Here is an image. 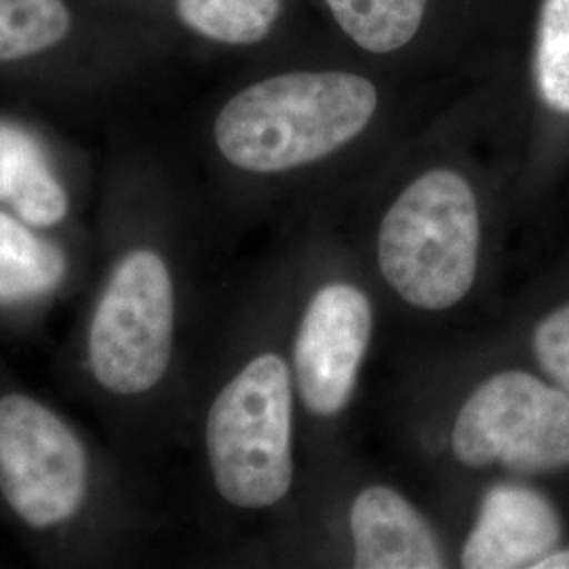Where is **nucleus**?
<instances>
[{"label":"nucleus","instance_id":"obj_1","mask_svg":"<svg viewBox=\"0 0 569 569\" xmlns=\"http://www.w3.org/2000/svg\"><path fill=\"white\" fill-rule=\"evenodd\" d=\"M378 108L371 82L348 72H289L256 82L226 103L216 143L228 163L279 173L352 142Z\"/></svg>","mask_w":569,"mask_h":569},{"label":"nucleus","instance_id":"obj_2","mask_svg":"<svg viewBox=\"0 0 569 569\" xmlns=\"http://www.w3.org/2000/svg\"><path fill=\"white\" fill-rule=\"evenodd\" d=\"M479 241L470 183L451 169H432L390 204L378 234V264L409 305L448 310L475 283Z\"/></svg>","mask_w":569,"mask_h":569},{"label":"nucleus","instance_id":"obj_3","mask_svg":"<svg viewBox=\"0 0 569 569\" xmlns=\"http://www.w3.org/2000/svg\"><path fill=\"white\" fill-rule=\"evenodd\" d=\"M291 427L289 369L266 352L220 390L207 416L209 467L226 502L256 510L283 500L293 481Z\"/></svg>","mask_w":569,"mask_h":569},{"label":"nucleus","instance_id":"obj_4","mask_svg":"<svg viewBox=\"0 0 569 569\" xmlns=\"http://www.w3.org/2000/svg\"><path fill=\"white\" fill-rule=\"evenodd\" d=\"M176 298L169 268L150 249L127 253L110 274L89 329V366L114 395L163 380L173 350Z\"/></svg>","mask_w":569,"mask_h":569},{"label":"nucleus","instance_id":"obj_5","mask_svg":"<svg viewBox=\"0 0 569 569\" xmlns=\"http://www.w3.org/2000/svg\"><path fill=\"white\" fill-rule=\"evenodd\" d=\"M451 449L468 468L502 465L519 475L569 467V397L526 371L488 378L460 409Z\"/></svg>","mask_w":569,"mask_h":569},{"label":"nucleus","instance_id":"obj_6","mask_svg":"<svg viewBox=\"0 0 569 569\" xmlns=\"http://www.w3.org/2000/svg\"><path fill=\"white\" fill-rule=\"evenodd\" d=\"M0 493L26 526L70 521L87 496V453L79 437L37 399L0 397Z\"/></svg>","mask_w":569,"mask_h":569},{"label":"nucleus","instance_id":"obj_7","mask_svg":"<svg viewBox=\"0 0 569 569\" xmlns=\"http://www.w3.org/2000/svg\"><path fill=\"white\" fill-rule=\"evenodd\" d=\"M371 329V305L359 287L331 283L315 293L293 350L296 385L312 413L336 416L348 406Z\"/></svg>","mask_w":569,"mask_h":569},{"label":"nucleus","instance_id":"obj_8","mask_svg":"<svg viewBox=\"0 0 569 569\" xmlns=\"http://www.w3.org/2000/svg\"><path fill=\"white\" fill-rule=\"evenodd\" d=\"M561 521L536 489L500 483L486 493L462 550L468 569L538 568L559 550Z\"/></svg>","mask_w":569,"mask_h":569},{"label":"nucleus","instance_id":"obj_9","mask_svg":"<svg viewBox=\"0 0 569 569\" xmlns=\"http://www.w3.org/2000/svg\"><path fill=\"white\" fill-rule=\"evenodd\" d=\"M355 568L439 569L446 566L427 519L387 486L367 488L350 510Z\"/></svg>","mask_w":569,"mask_h":569},{"label":"nucleus","instance_id":"obj_10","mask_svg":"<svg viewBox=\"0 0 569 569\" xmlns=\"http://www.w3.org/2000/svg\"><path fill=\"white\" fill-rule=\"evenodd\" d=\"M0 203L30 226L60 224L68 213V197L41 143L9 121H0Z\"/></svg>","mask_w":569,"mask_h":569},{"label":"nucleus","instance_id":"obj_11","mask_svg":"<svg viewBox=\"0 0 569 569\" xmlns=\"http://www.w3.org/2000/svg\"><path fill=\"white\" fill-rule=\"evenodd\" d=\"M66 277L60 247L30 224L0 211V305H21L51 293Z\"/></svg>","mask_w":569,"mask_h":569},{"label":"nucleus","instance_id":"obj_12","mask_svg":"<svg viewBox=\"0 0 569 569\" xmlns=\"http://www.w3.org/2000/svg\"><path fill=\"white\" fill-rule=\"evenodd\" d=\"M346 34L373 53H390L416 37L427 0H327Z\"/></svg>","mask_w":569,"mask_h":569},{"label":"nucleus","instance_id":"obj_13","mask_svg":"<svg viewBox=\"0 0 569 569\" xmlns=\"http://www.w3.org/2000/svg\"><path fill=\"white\" fill-rule=\"evenodd\" d=\"M283 0H178L183 26L226 44H256L274 28Z\"/></svg>","mask_w":569,"mask_h":569},{"label":"nucleus","instance_id":"obj_14","mask_svg":"<svg viewBox=\"0 0 569 569\" xmlns=\"http://www.w3.org/2000/svg\"><path fill=\"white\" fill-rule=\"evenodd\" d=\"M70 26L63 0H0V61L23 60L58 47Z\"/></svg>","mask_w":569,"mask_h":569},{"label":"nucleus","instance_id":"obj_15","mask_svg":"<svg viewBox=\"0 0 569 569\" xmlns=\"http://www.w3.org/2000/svg\"><path fill=\"white\" fill-rule=\"evenodd\" d=\"M533 74L542 102L569 114V0H545Z\"/></svg>","mask_w":569,"mask_h":569},{"label":"nucleus","instance_id":"obj_16","mask_svg":"<svg viewBox=\"0 0 569 569\" xmlns=\"http://www.w3.org/2000/svg\"><path fill=\"white\" fill-rule=\"evenodd\" d=\"M533 352L555 387L569 397V305L557 308L536 327Z\"/></svg>","mask_w":569,"mask_h":569},{"label":"nucleus","instance_id":"obj_17","mask_svg":"<svg viewBox=\"0 0 569 569\" xmlns=\"http://www.w3.org/2000/svg\"><path fill=\"white\" fill-rule=\"evenodd\" d=\"M536 569H569V550H555Z\"/></svg>","mask_w":569,"mask_h":569}]
</instances>
